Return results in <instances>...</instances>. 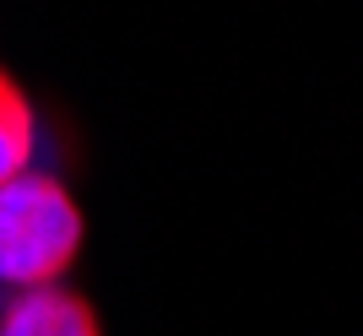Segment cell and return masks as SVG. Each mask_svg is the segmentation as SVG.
Listing matches in <instances>:
<instances>
[{"label":"cell","instance_id":"cell-3","mask_svg":"<svg viewBox=\"0 0 363 336\" xmlns=\"http://www.w3.org/2000/svg\"><path fill=\"white\" fill-rule=\"evenodd\" d=\"M33 157V108L6 71H0V184L28 174Z\"/></svg>","mask_w":363,"mask_h":336},{"label":"cell","instance_id":"cell-1","mask_svg":"<svg viewBox=\"0 0 363 336\" xmlns=\"http://www.w3.org/2000/svg\"><path fill=\"white\" fill-rule=\"evenodd\" d=\"M82 250V212L49 174H16L0 184V282L55 288Z\"/></svg>","mask_w":363,"mask_h":336},{"label":"cell","instance_id":"cell-2","mask_svg":"<svg viewBox=\"0 0 363 336\" xmlns=\"http://www.w3.org/2000/svg\"><path fill=\"white\" fill-rule=\"evenodd\" d=\"M0 336H98V320L65 288H28L0 315Z\"/></svg>","mask_w":363,"mask_h":336}]
</instances>
